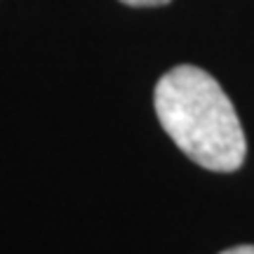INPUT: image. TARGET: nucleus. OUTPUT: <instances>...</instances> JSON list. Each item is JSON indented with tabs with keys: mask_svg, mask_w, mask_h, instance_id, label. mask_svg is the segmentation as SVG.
Wrapping results in <instances>:
<instances>
[{
	"mask_svg": "<svg viewBox=\"0 0 254 254\" xmlns=\"http://www.w3.org/2000/svg\"><path fill=\"white\" fill-rule=\"evenodd\" d=\"M155 116L190 160L212 172H236L247 155L245 132L226 92L198 66H174L155 85Z\"/></svg>",
	"mask_w": 254,
	"mask_h": 254,
	"instance_id": "obj_1",
	"label": "nucleus"
},
{
	"mask_svg": "<svg viewBox=\"0 0 254 254\" xmlns=\"http://www.w3.org/2000/svg\"><path fill=\"white\" fill-rule=\"evenodd\" d=\"M221 254H254V245H238V247H231L226 252Z\"/></svg>",
	"mask_w": 254,
	"mask_h": 254,
	"instance_id": "obj_3",
	"label": "nucleus"
},
{
	"mask_svg": "<svg viewBox=\"0 0 254 254\" xmlns=\"http://www.w3.org/2000/svg\"><path fill=\"white\" fill-rule=\"evenodd\" d=\"M125 5H132V7H158V5H167L170 0H120Z\"/></svg>",
	"mask_w": 254,
	"mask_h": 254,
	"instance_id": "obj_2",
	"label": "nucleus"
}]
</instances>
